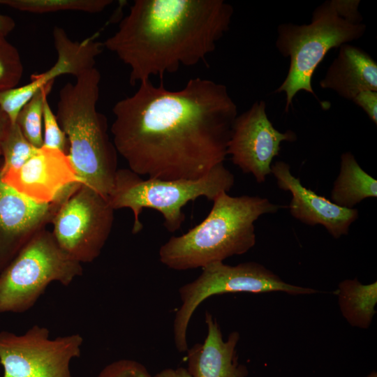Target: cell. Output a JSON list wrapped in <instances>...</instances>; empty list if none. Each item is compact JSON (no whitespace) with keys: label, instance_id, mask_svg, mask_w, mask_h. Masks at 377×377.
<instances>
[{"label":"cell","instance_id":"cell-1","mask_svg":"<svg viewBox=\"0 0 377 377\" xmlns=\"http://www.w3.org/2000/svg\"><path fill=\"white\" fill-rule=\"evenodd\" d=\"M112 112V142L129 169L175 180L202 177L223 163L237 108L226 85L195 77L175 91L142 82Z\"/></svg>","mask_w":377,"mask_h":377},{"label":"cell","instance_id":"cell-2","mask_svg":"<svg viewBox=\"0 0 377 377\" xmlns=\"http://www.w3.org/2000/svg\"><path fill=\"white\" fill-rule=\"evenodd\" d=\"M233 12L223 0H135L103 45L129 68L131 84H139L205 61Z\"/></svg>","mask_w":377,"mask_h":377},{"label":"cell","instance_id":"cell-3","mask_svg":"<svg viewBox=\"0 0 377 377\" xmlns=\"http://www.w3.org/2000/svg\"><path fill=\"white\" fill-rule=\"evenodd\" d=\"M212 202L209 213L200 223L182 235L171 237L160 247L162 264L182 271L246 253L256 244V221L283 207L266 198L233 197L225 191Z\"/></svg>","mask_w":377,"mask_h":377},{"label":"cell","instance_id":"cell-4","mask_svg":"<svg viewBox=\"0 0 377 377\" xmlns=\"http://www.w3.org/2000/svg\"><path fill=\"white\" fill-rule=\"evenodd\" d=\"M101 74L93 68L59 93L56 117L69 143L68 156L82 183L108 198L117 168V151L107 119L96 109Z\"/></svg>","mask_w":377,"mask_h":377},{"label":"cell","instance_id":"cell-5","mask_svg":"<svg viewBox=\"0 0 377 377\" xmlns=\"http://www.w3.org/2000/svg\"><path fill=\"white\" fill-rule=\"evenodd\" d=\"M359 0H328L314 9L308 24L284 23L277 27L276 47L290 58L288 74L276 93L286 94L285 111L301 90L316 97L311 80L318 64L333 48L360 38L366 25Z\"/></svg>","mask_w":377,"mask_h":377},{"label":"cell","instance_id":"cell-6","mask_svg":"<svg viewBox=\"0 0 377 377\" xmlns=\"http://www.w3.org/2000/svg\"><path fill=\"white\" fill-rule=\"evenodd\" d=\"M235 183L233 174L223 165L212 168L195 179H142L129 168L118 169L108 200L115 211L128 208L134 216L132 233L143 228L140 214L143 208L159 212L170 232L179 230L185 220L182 208L190 201L205 197L213 201L221 192H228Z\"/></svg>","mask_w":377,"mask_h":377},{"label":"cell","instance_id":"cell-7","mask_svg":"<svg viewBox=\"0 0 377 377\" xmlns=\"http://www.w3.org/2000/svg\"><path fill=\"white\" fill-rule=\"evenodd\" d=\"M52 231L38 232L0 273V314L30 310L52 282L68 286L82 275Z\"/></svg>","mask_w":377,"mask_h":377},{"label":"cell","instance_id":"cell-8","mask_svg":"<svg viewBox=\"0 0 377 377\" xmlns=\"http://www.w3.org/2000/svg\"><path fill=\"white\" fill-rule=\"evenodd\" d=\"M263 293L283 292L292 295L319 293L316 289L293 285L256 262L229 265L216 262L202 268L193 281L179 289L182 304L173 321L174 341L179 352L188 350L187 330L199 305L209 297L228 293Z\"/></svg>","mask_w":377,"mask_h":377},{"label":"cell","instance_id":"cell-9","mask_svg":"<svg viewBox=\"0 0 377 377\" xmlns=\"http://www.w3.org/2000/svg\"><path fill=\"white\" fill-rule=\"evenodd\" d=\"M114 212L106 198L80 184L55 212L52 232L72 258L81 264L92 263L109 238Z\"/></svg>","mask_w":377,"mask_h":377},{"label":"cell","instance_id":"cell-10","mask_svg":"<svg viewBox=\"0 0 377 377\" xmlns=\"http://www.w3.org/2000/svg\"><path fill=\"white\" fill-rule=\"evenodd\" d=\"M79 334L50 338L48 328L34 325L22 334L0 332L2 377H73L71 361L79 357Z\"/></svg>","mask_w":377,"mask_h":377},{"label":"cell","instance_id":"cell-11","mask_svg":"<svg viewBox=\"0 0 377 377\" xmlns=\"http://www.w3.org/2000/svg\"><path fill=\"white\" fill-rule=\"evenodd\" d=\"M297 135L276 130L267 117L264 101L255 102L236 117L227 145V155L244 173L263 183L271 174L272 162L279 155L282 142H294Z\"/></svg>","mask_w":377,"mask_h":377},{"label":"cell","instance_id":"cell-12","mask_svg":"<svg viewBox=\"0 0 377 377\" xmlns=\"http://www.w3.org/2000/svg\"><path fill=\"white\" fill-rule=\"evenodd\" d=\"M1 179L31 200L45 204L68 197L83 184L68 155L45 147L38 149L20 168L1 174Z\"/></svg>","mask_w":377,"mask_h":377},{"label":"cell","instance_id":"cell-13","mask_svg":"<svg viewBox=\"0 0 377 377\" xmlns=\"http://www.w3.org/2000/svg\"><path fill=\"white\" fill-rule=\"evenodd\" d=\"M52 34L57 54L54 66L43 73L32 75L27 84L0 93V108L13 124L15 123L22 107L43 87L54 82L61 75L68 74L77 78L94 68L96 58L103 47V43L96 41L94 36L80 42L73 40L59 27H54Z\"/></svg>","mask_w":377,"mask_h":377},{"label":"cell","instance_id":"cell-14","mask_svg":"<svg viewBox=\"0 0 377 377\" xmlns=\"http://www.w3.org/2000/svg\"><path fill=\"white\" fill-rule=\"evenodd\" d=\"M66 199L47 204L36 202L5 184L0 174V273L51 223Z\"/></svg>","mask_w":377,"mask_h":377},{"label":"cell","instance_id":"cell-15","mask_svg":"<svg viewBox=\"0 0 377 377\" xmlns=\"http://www.w3.org/2000/svg\"><path fill=\"white\" fill-rule=\"evenodd\" d=\"M271 173L279 188L291 193L290 213L301 222L310 226L322 225L334 238L339 239L348 235L350 226L358 219L357 209L338 206L304 186L300 178L291 173L287 163L276 161L271 166Z\"/></svg>","mask_w":377,"mask_h":377},{"label":"cell","instance_id":"cell-16","mask_svg":"<svg viewBox=\"0 0 377 377\" xmlns=\"http://www.w3.org/2000/svg\"><path fill=\"white\" fill-rule=\"evenodd\" d=\"M205 323L207 334L204 342L186 350V369L191 377H246L248 370L237 355L239 333L234 331L224 340L216 319L208 311Z\"/></svg>","mask_w":377,"mask_h":377},{"label":"cell","instance_id":"cell-17","mask_svg":"<svg viewBox=\"0 0 377 377\" xmlns=\"http://www.w3.org/2000/svg\"><path fill=\"white\" fill-rule=\"evenodd\" d=\"M320 86L353 101L362 91H377V64L360 47L343 44L339 47V54L320 80Z\"/></svg>","mask_w":377,"mask_h":377},{"label":"cell","instance_id":"cell-18","mask_svg":"<svg viewBox=\"0 0 377 377\" xmlns=\"http://www.w3.org/2000/svg\"><path fill=\"white\" fill-rule=\"evenodd\" d=\"M376 197V179L360 167L353 154L343 153L330 200L341 207L353 209L362 200Z\"/></svg>","mask_w":377,"mask_h":377},{"label":"cell","instance_id":"cell-19","mask_svg":"<svg viewBox=\"0 0 377 377\" xmlns=\"http://www.w3.org/2000/svg\"><path fill=\"white\" fill-rule=\"evenodd\" d=\"M339 307L348 323L360 329H368L376 313L377 282L362 284L357 279H345L334 293Z\"/></svg>","mask_w":377,"mask_h":377},{"label":"cell","instance_id":"cell-20","mask_svg":"<svg viewBox=\"0 0 377 377\" xmlns=\"http://www.w3.org/2000/svg\"><path fill=\"white\" fill-rule=\"evenodd\" d=\"M112 3L111 0H0V5L38 14L59 11L97 13Z\"/></svg>","mask_w":377,"mask_h":377},{"label":"cell","instance_id":"cell-21","mask_svg":"<svg viewBox=\"0 0 377 377\" xmlns=\"http://www.w3.org/2000/svg\"><path fill=\"white\" fill-rule=\"evenodd\" d=\"M53 84L50 82L40 89L22 107L15 121L25 138L36 149L43 145V106Z\"/></svg>","mask_w":377,"mask_h":377},{"label":"cell","instance_id":"cell-22","mask_svg":"<svg viewBox=\"0 0 377 377\" xmlns=\"http://www.w3.org/2000/svg\"><path fill=\"white\" fill-rule=\"evenodd\" d=\"M37 149L25 138L17 123L11 124L1 142L0 173L20 168Z\"/></svg>","mask_w":377,"mask_h":377},{"label":"cell","instance_id":"cell-23","mask_svg":"<svg viewBox=\"0 0 377 377\" xmlns=\"http://www.w3.org/2000/svg\"><path fill=\"white\" fill-rule=\"evenodd\" d=\"M22 74L19 52L0 31V93L17 87Z\"/></svg>","mask_w":377,"mask_h":377},{"label":"cell","instance_id":"cell-24","mask_svg":"<svg viewBox=\"0 0 377 377\" xmlns=\"http://www.w3.org/2000/svg\"><path fill=\"white\" fill-rule=\"evenodd\" d=\"M43 123L44 127L43 147L57 149L68 155V138L61 129L56 114L52 112L47 99L43 106Z\"/></svg>","mask_w":377,"mask_h":377},{"label":"cell","instance_id":"cell-25","mask_svg":"<svg viewBox=\"0 0 377 377\" xmlns=\"http://www.w3.org/2000/svg\"><path fill=\"white\" fill-rule=\"evenodd\" d=\"M96 377H152L140 362L128 359L119 360L106 365Z\"/></svg>","mask_w":377,"mask_h":377},{"label":"cell","instance_id":"cell-26","mask_svg":"<svg viewBox=\"0 0 377 377\" xmlns=\"http://www.w3.org/2000/svg\"><path fill=\"white\" fill-rule=\"evenodd\" d=\"M353 101L364 110L374 123L377 124V91H362Z\"/></svg>","mask_w":377,"mask_h":377},{"label":"cell","instance_id":"cell-27","mask_svg":"<svg viewBox=\"0 0 377 377\" xmlns=\"http://www.w3.org/2000/svg\"><path fill=\"white\" fill-rule=\"evenodd\" d=\"M11 124L12 123L8 115L0 108V169L2 165V156L1 151V142Z\"/></svg>","mask_w":377,"mask_h":377},{"label":"cell","instance_id":"cell-28","mask_svg":"<svg viewBox=\"0 0 377 377\" xmlns=\"http://www.w3.org/2000/svg\"><path fill=\"white\" fill-rule=\"evenodd\" d=\"M154 377H191V376L186 368L178 367L164 369Z\"/></svg>","mask_w":377,"mask_h":377},{"label":"cell","instance_id":"cell-29","mask_svg":"<svg viewBox=\"0 0 377 377\" xmlns=\"http://www.w3.org/2000/svg\"><path fill=\"white\" fill-rule=\"evenodd\" d=\"M15 27L14 20L6 15L0 13V31L7 36Z\"/></svg>","mask_w":377,"mask_h":377},{"label":"cell","instance_id":"cell-30","mask_svg":"<svg viewBox=\"0 0 377 377\" xmlns=\"http://www.w3.org/2000/svg\"><path fill=\"white\" fill-rule=\"evenodd\" d=\"M365 377H377V373H376V371H373L372 372H371L369 374H368Z\"/></svg>","mask_w":377,"mask_h":377}]
</instances>
